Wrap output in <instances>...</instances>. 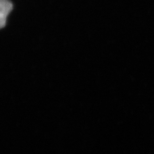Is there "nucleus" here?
Returning <instances> with one entry per match:
<instances>
[{
    "mask_svg": "<svg viewBox=\"0 0 154 154\" xmlns=\"http://www.w3.org/2000/svg\"><path fill=\"white\" fill-rule=\"evenodd\" d=\"M13 9V4L9 0H0V20L1 28L5 25L6 19L8 14Z\"/></svg>",
    "mask_w": 154,
    "mask_h": 154,
    "instance_id": "1",
    "label": "nucleus"
}]
</instances>
